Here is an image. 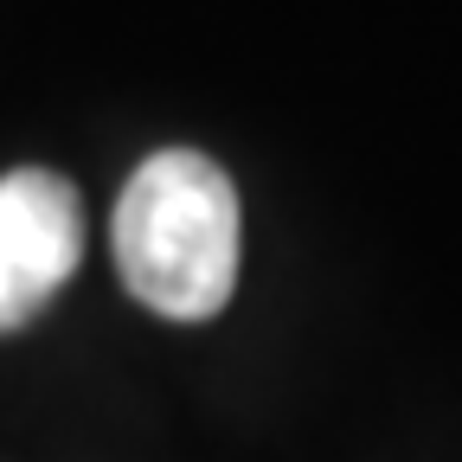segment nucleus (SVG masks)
Returning a JSON list of instances; mask_svg holds the SVG:
<instances>
[{
  "instance_id": "1",
  "label": "nucleus",
  "mask_w": 462,
  "mask_h": 462,
  "mask_svg": "<svg viewBox=\"0 0 462 462\" xmlns=\"http://www.w3.org/2000/svg\"><path fill=\"white\" fill-rule=\"evenodd\" d=\"M109 245L135 302L167 321H212L238 289V187L199 148H161L129 173Z\"/></svg>"
},
{
  "instance_id": "2",
  "label": "nucleus",
  "mask_w": 462,
  "mask_h": 462,
  "mask_svg": "<svg viewBox=\"0 0 462 462\" xmlns=\"http://www.w3.org/2000/svg\"><path fill=\"white\" fill-rule=\"evenodd\" d=\"M84 263V199L51 167L0 173V334L26 328Z\"/></svg>"
}]
</instances>
